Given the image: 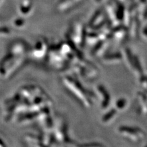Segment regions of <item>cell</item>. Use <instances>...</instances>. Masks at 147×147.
I'll return each mask as SVG.
<instances>
[{
  "instance_id": "cell-1",
  "label": "cell",
  "mask_w": 147,
  "mask_h": 147,
  "mask_svg": "<svg viewBox=\"0 0 147 147\" xmlns=\"http://www.w3.org/2000/svg\"><path fill=\"white\" fill-rule=\"evenodd\" d=\"M119 131L124 134H127L128 136L136 137V138L139 137V132H140V130L137 129H131V128H126V127H121L119 129Z\"/></svg>"
},
{
  "instance_id": "cell-2",
  "label": "cell",
  "mask_w": 147,
  "mask_h": 147,
  "mask_svg": "<svg viewBox=\"0 0 147 147\" xmlns=\"http://www.w3.org/2000/svg\"><path fill=\"white\" fill-rule=\"evenodd\" d=\"M122 58L121 55L119 53H113L111 55H106L104 57V59L106 61H115V60H119V59H121Z\"/></svg>"
},
{
  "instance_id": "cell-3",
  "label": "cell",
  "mask_w": 147,
  "mask_h": 147,
  "mask_svg": "<svg viewBox=\"0 0 147 147\" xmlns=\"http://www.w3.org/2000/svg\"><path fill=\"white\" fill-rule=\"evenodd\" d=\"M116 16L117 17L118 19H119V20H121L124 16H125V12H124V8L123 6L120 4L119 5L117 11L116 12Z\"/></svg>"
},
{
  "instance_id": "cell-4",
  "label": "cell",
  "mask_w": 147,
  "mask_h": 147,
  "mask_svg": "<svg viewBox=\"0 0 147 147\" xmlns=\"http://www.w3.org/2000/svg\"><path fill=\"white\" fill-rule=\"evenodd\" d=\"M101 13H102V12H101L100 9H99V10H98L94 13V14L93 15V17L91 18V19L90 22V25H93L94 24V23L96 22V20L98 19L100 16L101 15Z\"/></svg>"
},
{
  "instance_id": "cell-5",
  "label": "cell",
  "mask_w": 147,
  "mask_h": 147,
  "mask_svg": "<svg viewBox=\"0 0 147 147\" xmlns=\"http://www.w3.org/2000/svg\"><path fill=\"white\" fill-rule=\"evenodd\" d=\"M115 113H116V112L114 110H111V111H110L107 115H106L105 116V117L104 118V121H107L110 120V119L112 118V117H113V116L115 115Z\"/></svg>"
},
{
  "instance_id": "cell-6",
  "label": "cell",
  "mask_w": 147,
  "mask_h": 147,
  "mask_svg": "<svg viewBox=\"0 0 147 147\" xmlns=\"http://www.w3.org/2000/svg\"><path fill=\"white\" fill-rule=\"evenodd\" d=\"M126 104V100L125 99H121L119 100L118 102H117V107L119 109H123V107L125 106Z\"/></svg>"
},
{
  "instance_id": "cell-7",
  "label": "cell",
  "mask_w": 147,
  "mask_h": 147,
  "mask_svg": "<svg viewBox=\"0 0 147 147\" xmlns=\"http://www.w3.org/2000/svg\"><path fill=\"white\" fill-rule=\"evenodd\" d=\"M144 34L145 36L147 37V29H145L144 31Z\"/></svg>"
},
{
  "instance_id": "cell-8",
  "label": "cell",
  "mask_w": 147,
  "mask_h": 147,
  "mask_svg": "<svg viewBox=\"0 0 147 147\" xmlns=\"http://www.w3.org/2000/svg\"><path fill=\"white\" fill-rule=\"evenodd\" d=\"M140 1L142 3H146V0H140Z\"/></svg>"
},
{
  "instance_id": "cell-9",
  "label": "cell",
  "mask_w": 147,
  "mask_h": 147,
  "mask_svg": "<svg viewBox=\"0 0 147 147\" xmlns=\"http://www.w3.org/2000/svg\"><path fill=\"white\" fill-rule=\"evenodd\" d=\"M96 1H98V2H99V1H101V0H96Z\"/></svg>"
}]
</instances>
